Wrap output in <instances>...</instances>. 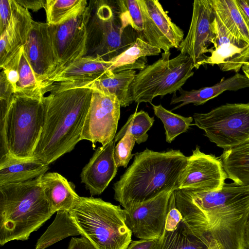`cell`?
Here are the masks:
<instances>
[{"label":"cell","mask_w":249,"mask_h":249,"mask_svg":"<svg viewBox=\"0 0 249 249\" xmlns=\"http://www.w3.org/2000/svg\"><path fill=\"white\" fill-rule=\"evenodd\" d=\"M88 18L87 5L61 24L49 25L50 35L57 59L56 71L50 80L74 61L84 56Z\"/></svg>","instance_id":"30bf717a"},{"label":"cell","mask_w":249,"mask_h":249,"mask_svg":"<svg viewBox=\"0 0 249 249\" xmlns=\"http://www.w3.org/2000/svg\"><path fill=\"white\" fill-rule=\"evenodd\" d=\"M114 140L99 147L80 174L81 181L91 196L101 194L115 177L118 167L114 158Z\"/></svg>","instance_id":"ac0fdd59"},{"label":"cell","mask_w":249,"mask_h":249,"mask_svg":"<svg viewBox=\"0 0 249 249\" xmlns=\"http://www.w3.org/2000/svg\"><path fill=\"white\" fill-rule=\"evenodd\" d=\"M217 17L235 37L249 44V24L236 0H211Z\"/></svg>","instance_id":"d4e9b609"},{"label":"cell","mask_w":249,"mask_h":249,"mask_svg":"<svg viewBox=\"0 0 249 249\" xmlns=\"http://www.w3.org/2000/svg\"><path fill=\"white\" fill-rule=\"evenodd\" d=\"M156 243L155 240H144L131 242L126 249H152Z\"/></svg>","instance_id":"f35d334b"},{"label":"cell","mask_w":249,"mask_h":249,"mask_svg":"<svg viewBox=\"0 0 249 249\" xmlns=\"http://www.w3.org/2000/svg\"><path fill=\"white\" fill-rule=\"evenodd\" d=\"M88 8L84 56L110 61L133 45L138 34L121 19L117 6L106 0H92Z\"/></svg>","instance_id":"52a82bcc"},{"label":"cell","mask_w":249,"mask_h":249,"mask_svg":"<svg viewBox=\"0 0 249 249\" xmlns=\"http://www.w3.org/2000/svg\"><path fill=\"white\" fill-rule=\"evenodd\" d=\"M41 182L53 214L59 211L69 212L80 199L74 184L57 172L42 175Z\"/></svg>","instance_id":"7402d4cb"},{"label":"cell","mask_w":249,"mask_h":249,"mask_svg":"<svg viewBox=\"0 0 249 249\" xmlns=\"http://www.w3.org/2000/svg\"><path fill=\"white\" fill-rule=\"evenodd\" d=\"M161 51L137 37L133 45L110 61L109 71L117 73L127 70L141 71L146 66V56L158 55Z\"/></svg>","instance_id":"cb8c5ba5"},{"label":"cell","mask_w":249,"mask_h":249,"mask_svg":"<svg viewBox=\"0 0 249 249\" xmlns=\"http://www.w3.org/2000/svg\"><path fill=\"white\" fill-rule=\"evenodd\" d=\"M187 231L213 249H247L249 185L225 183L222 189L174 191Z\"/></svg>","instance_id":"6da1fadb"},{"label":"cell","mask_w":249,"mask_h":249,"mask_svg":"<svg viewBox=\"0 0 249 249\" xmlns=\"http://www.w3.org/2000/svg\"><path fill=\"white\" fill-rule=\"evenodd\" d=\"M188 157L179 150L134 154L132 163L114 183V199L129 209L160 194L178 189Z\"/></svg>","instance_id":"3957f363"},{"label":"cell","mask_w":249,"mask_h":249,"mask_svg":"<svg viewBox=\"0 0 249 249\" xmlns=\"http://www.w3.org/2000/svg\"><path fill=\"white\" fill-rule=\"evenodd\" d=\"M111 61L84 56L74 61L48 83L45 93L83 87L100 78L108 71Z\"/></svg>","instance_id":"e0dca14e"},{"label":"cell","mask_w":249,"mask_h":249,"mask_svg":"<svg viewBox=\"0 0 249 249\" xmlns=\"http://www.w3.org/2000/svg\"><path fill=\"white\" fill-rule=\"evenodd\" d=\"M247 1H248V3H249V0H247Z\"/></svg>","instance_id":"7bdbcfd3"},{"label":"cell","mask_w":249,"mask_h":249,"mask_svg":"<svg viewBox=\"0 0 249 249\" xmlns=\"http://www.w3.org/2000/svg\"><path fill=\"white\" fill-rule=\"evenodd\" d=\"M136 74L135 70L123 71L117 73L108 71L83 88H88L105 94L114 95L121 107H126L133 102L129 93V87Z\"/></svg>","instance_id":"603a6c76"},{"label":"cell","mask_w":249,"mask_h":249,"mask_svg":"<svg viewBox=\"0 0 249 249\" xmlns=\"http://www.w3.org/2000/svg\"><path fill=\"white\" fill-rule=\"evenodd\" d=\"M86 0H46V22L56 25L64 22L88 5Z\"/></svg>","instance_id":"4dcf8cb0"},{"label":"cell","mask_w":249,"mask_h":249,"mask_svg":"<svg viewBox=\"0 0 249 249\" xmlns=\"http://www.w3.org/2000/svg\"><path fill=\"white\" fill-rule=\"evenodd\" d=\"M193 6L188 33L178 50L192 59L197 70L207 58L205 53H209L208 47L214 39L213 23L215 14L211 0H195Z\"/></svg>","instance_id":"7c38bea8"},{"label":"cell","mask_w":249,"mask_h":249,"mask_svg":"<svg viewBox=\"0 0 249 249\" xmlns=\"http://www.w3.org/2000/svg\"><path fill=\"white\" fill-rule=\"evenodd\" d=\"M242 70L244 74L249 79V61L246 63L242 67Z\"/></svg>","instance_id":"60d3db41"},{"label":"cell","mask_w":249,"mask_h":249,"mask_svg":"<svg viewBox=\"0 0 249 249\" xmlns=\"http://www.w3.org/2000/svg\"><path fill=\"white\" fill-rule=\"evenodd\" d=\"M120 104L114 95L92 91L82 129L81 140L105 145L114 140L120 116Z\"/></svg>","instance_id":"8fae6325"},{"label":"cell","mask_w":249,"mask_h":249,"mask_svg":"<svg viewBox=\"0 0 249 249\" xmlns=\"http://www.w3.org/2000/svg\"><path fill=\"white\" fill-rule=\"evenodd\" d=\"M33 21L29 10L15 0L10 21L0 33V66L24 45Z\"/></svg>","instance_id":"d6986e66"},{"label":"cell","mask_w":249,"mask_h":249,"mask_svg":"<svg viewBox=\"0 0 249 249\" xmlns=\"http://www.w3.org/2000/svg\"><path fill=\"white\" fill-rule=\"evenodd\" d=\"M173 191L129 209H124L126 226L140 239H158L162 235L166 223L170 197Z\"/></svg>","instance_id":"9a60e30c"},{"label":"cell","mask_w":249,"mask_h":249,"mask_svg":"<svg viewBox=\"0 0 249 249\" xmlns=\"http://www.w3.org/2000/svg\"><path fill=\"white\" fill-rule=\"evenodd\" d=\"M155 25L172 48L178 49L184 39L182 30L174 23L157 0H143Z\"/></svg>","instance_id":"83f0119b"},{"label":"cell","mask_w":249,"mask_h":249,"mask_svg":"<svg viewBox=\"0 0 249 249\" xmlns=\"http://www.w3.org/2000/svg\"><path fill=\"white\" fill-rule=\"evenodd\" d=\"M193 118L210 141L224 150L249 143V102L227 103Z\"/></svg>","instance_id":"9c48e42d"},{"label":"cell","mask_w":249,"mask_h":249,"mask_svg":"<svg viewBox=\"0 0 249 249\" xmlns=\"http://www.w3.org/2000/svg\"><path fill=\"white\" fill-rule=\"evenodd\" d=\"M13 95V87L7 79L4 73L1 71L0 74V116L6 112Z\"/></svg>","instance_id":"e575fe53"},{"label":"cell","mask_w":249,"mask_h":249,"mask_svg":"<svg viewBox=\"0 0 249 249\" xmlns=\"http://www.w3.org/2000/svg\"><path fill=\"white\" fill-rule=\"evenodd\" d=\"M246 242L247 249H249V216L246 228Z\"/></svg>","instance_id":"b9f144b4"},{"label":"cell","mask_w":249,"mask_h":249,"mask_svg":"<svg viewBox=\"0 0 249 249\" xmlns=\"http://www.w3.org/2000/svg\"><path fill=\"white\" fill-rule=\"evenodd\" d=\"M152 106L155 115L163 123L165 131L166 142L171 143L179 135L187 131L192 124L193 118L184 117L173 113L163 107L161 105Z\"/></svg>","instance_id":"1f68e13d"},{"label":"cell","mask_w":249,"mask_h":249,"mask_svg":"<svg viewBox=\"0 0 249 249\" xmlns=\"http://www.w3.org/2000/svg\"><path fill=\"white\" fill-rule=\"evenodd\" d=\"M41 176L0 185L1 246L13 240H27L52 216Z\"/></svg>","instance_id":"277c9868"},{"label":"cell","mask_w":249,"mask_h":249,"mask_svg":"<svg viewBox=\"0 0 249 249\" xmlns=\"http://www.w3.org/2000/svg\"><path fill=\"white\" fill-rule=\"evenodd\" d=\"M227 178L222 162L219 157L207 154L196 146L188 157L187 164L181 174L178 189H194L206 191L222 189Z\"/></svg>","instance_id":"4fadbf2b"},{"label":"cell","mask_w":249,"mask_h":249,"mask_svg":"<svg viewBox=\"0 0 249 249\" xmlns=\"http://www.w3.org/2000/svg\"><path fill=\"white\" fill-rule=\"evenodd\" d=\"M154 121V117H150L148 113L143 110L134 112L116 134L114 139L115 142H118L126 133L132 135L138 144L145 142L148 137L147 132Z\"/></svg>","instance_id":"d6a6232c"},{"label":"cell","mask_w":249,"mask_h":249,"mask_svg":"<svg viewBox=\"0 0 249 249\" xmlns=\"http://www.w3.org/2000/svg\"><path fill=\"white\" fill-rule=\"evenodd\" d=\"M136 142L135 138L129 133L125 135L118 141L114 149V158L118 167H126L134 154L132 149Z\"/></svg>","instance_id":"836d02e7"},{"label":"cell","mask_w":249,"mask_h":249,"mask_svg":"<svg viewBox=\"0 0 249 249\" xmlns=\"http://www.w3.org/2000/svg\"><path fill=\"white\" fill-rule=\"evenodd\" d=\"M238 6L249 24V4L247 0H236Z\"/></svg>","instance_id":"ab89813d"},{"label":"cell","mask_w":249,"mask_h":249,"mask_svg":"<svg viewBox=\"0 0 249 249\" xmlns=\"http://www.w3.org/2000/svg\"><path fill=\"white\" fill-rule=\"evenodd\" d=\"M152 249H213L188 232L181 221L177 226L165 228Z\"/></svg>","instance_id":"4316f807"},{"label":"cell","mask_w":249,"mask_h":249,"mask_svg":"<svg viewBox=\"0 0 249 249\" xmlns=\"http://www.w3.org/2000/svg\"><path fill=\"white\" fill-rule=\"evenodd\" d=\"M17 1L22 7L27 10L31 9L34 12H36L41 9L44 8L46 0H16Z\"/></svg>","instance_id":"74e56055"},{"label":"cell","mask_w":249,"mask_h":249,"mask_svg":"<svg viewBox=\"0 0 249 249\" xmlns=\"http://www.w3.org/2000/svg\"><path fill=\"white\" fill-rule=\"evenodd\" d=\"M249 87L248 78L244 74L236 73L227 79L222 78L218 83L212 86L191 90H185L181 88L178 90L179 95L177 96L176 92L174 93L170 104L181 103L172 110L189 104L195 106L201 105L225 91H236Z\"/></svg>","instance_id":"ffe728a7"},{"label":"cell","mask_w":249,"mask_h":249,"mask_svg":"<svg viewBox=\"0 0 249 249\" xmlns=\"http://www.w3.org/2000/svg\"><path fill=\"white\" fill-rule=\"evenodd\" d=\"M171 53L163 52L161 57L146 65L136 74L129 87L135 103H150L157 96L175 93L194 73L192 59L180 53L170 59Z\"/></svg>","instance_id":"ba28073f"},{"label":"cell","mask_w":249,"mask_h":249,"mask_svg":"<svg viewBox=\"0 0 249 249\" xmlns=\"http://www.w3.org/2000/svg\"><path fill=\"white\" fill-rule=\"evenodd\" d=\"M49 165L32 157L18 159L9 154L0 156V185L20 183L36 178L46 173Z\"/></svg>","instance_id":"44dd1931"},{"label":"cell","mask_w":249,"mask_h":249,"mask_svg":"<svg viewBox=\"0 0 249 249\" xmlns=\"http://www.w3.org/2000/svg\"><path fill=\"white\" fill-rule=\"evenodd\" d=\"M50 92L43 98L45 120L33 153L34 157L48 165L70 152L81 141L92 91L79 88Z\"/></svg>","instance_id":"7a4b0ae2"},{"label":"cell","mask_w":249,"mask_h":249,"mask_svg":"<svg viewBox=\"0 0 249 249\" xmlns=\"http://www.w3.org/2000/svg\"><path fill=\"white\" fill-rule=\"evenodd\" d=\"M213 24L215 33L213 46L209 49L211 55L202 65H216L222 71L238 73L249 61V44L235 37L216 15Z\"/></svg>","instance_id":"2e32d148"},{"label":"cell","mask_w":249,"mask_h":249,"mask_svg":"<svg viewBox=\"0 0 249 249\" xmlns=\"http://www.w3.org/2000/svg\"><path fill=\"white\" fill-rule=\"evenodd\" d=\"M23 47L36 80L45 94L48 81L53 75L57 66V59L48 24L33 20Z\"/></svg>","instance_id":"5bb4252c"},{"label":"cell","mask_w":249,"mask_h":249,"mask_svg":"<svg viewBox=\"0 0 249 249\" xmlns=\"http://www.w3.org/2000/svg\"><path fill=\"white\" fill-rule=\"evenodd\" d=\"M56 213L54 221L37 240L35 249H45L66 237L80 234L69 212Z\"/></svg>","instance_id":"f1b7e54d"},{"label":"cell","mask_w":249,"mask_h":249,"mask_svg":"<svg viewBox=\"0 0 249 249\" xmlns=\"http://www.w3.org/2000/svg\"><path fill=\"white\" fill-rule=\"evenodd\" d=\"M43 98L14 94L6 112L0 116L1 155L22 159L33 157L45 120Z\"/></svg>","instance_id":"8992f818"},{"label":"cell","mask_w":249,"mask_h":249,"mask_svg":"<svg viewBox=\"0 0 249 249\" xmlns=\"http://www.w3.org/2000/svg\"><path fill=\"white\" fill-rule=\"evenodd\" d=\"M15 0H0V31L3 32L11 18Z\"/></svg>","instance_id":"d590c367"},{"label":"cell","mask_w":249,"mask_h":249,"mask_svg":"<svg viewBox=\"0 0 249 249\" xmlns=\"http://www.w3.org/2000/svg\"><path fill=\"white\" fill-rule=\"evenodd\" d=\"M68 249H96L91 242L86 238L72 237Z\"/></svg>","instance_id":"8d00e7d4"},{"label":"cell","mask_w":249,"mask_h":249,"mask_svg":"<svg viewBox=\"0 0 249 249\" xmlns=\"http://www.w3.org/2000/svg\"><path fill=\"white\" fill-rule=\"evenodd\" d=\"M18 72V81L14 94L37 98H42L44 96L41 87L25 55L23 47L20 50Z\"/></svg>","instance_id":"f546056e"},{"label":"cell","mask_w":249,"mask_h":249,"mask_svg":"<svg viewBox=\"0 0 249 249\" xmlns=\"http://www.w3.org/2000/svg\"><path fill=\"white\" fill-rule=\"evenodd\" d=\"M80 234L96 249H126L132 232L124 209L99 198L80 196L70 211Z\"/></svg>","instance_id":"5b68a950"},{"label":"cell","mask_w":249,"mask_h":249,"mask_svg":"<svg viewBox=\"0 0 249 249\" xmlns=\"http://www.w3.org/2000/svg\"><path fill=\"white\" fill-rule=\"evenodd\" d=\"M227 178L239 185H249V143L224 150L219 157Z\"/></svg>","instance_id":"484cf974"}]
</instances>
